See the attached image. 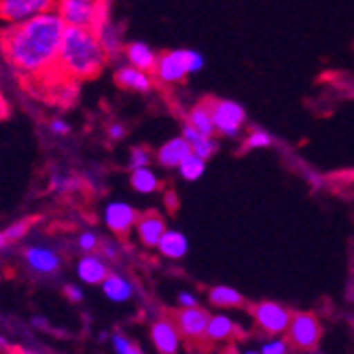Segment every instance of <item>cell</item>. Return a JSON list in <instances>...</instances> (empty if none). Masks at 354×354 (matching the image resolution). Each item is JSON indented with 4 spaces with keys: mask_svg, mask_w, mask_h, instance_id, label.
I'll use <instances>...</instances> for the list:
<instances>
[{
    "mask_svg": "<svg viewBox=\"0 0 354 354\" xmlns=\"http://www.w3.org/2000/svg\"><path fill=\"white\" fill-rule=\"evenodd\" d=\"M64 21L55 11L17 26L0 28V51L9 66L26 79H43L57 73V55Z\"/></svg>",
    "mask_w": 354,
    "mask_h": 354,
    "instance_id": "obj_1",
    "label": "cell"
},
{
    "mask_svg": "<svg viewBox=\"0 0 354 354\" xmlns=\"http://www.w3.org/2000/svg\"><path fill=\"white\" fill-rule=\"evenodd\" d=\"M98 35L89 28H66L57 55V75L75 83L95 79L109 64Z\"/></svg>",
    "mask_w": 354,
    "mask_h": 354,
    "instance_id": "obj_2",
    "label": "cell"
},
{
    "mask_svg": "<svg viewBox=\"0 0 354 354\" xmlns=\"http://www.w3.org/2000/svg\"><path fill=\"white\" fill-rule=\"evenodd\" d=\"M55 13L66 28H89L95 30L111 19L109 0H57Z\"/></svg>",
    "mask_w": 354,
    "mask_h": 354,
    "instance_id": "obj_3",
    "label": "cell"
},
{
    "mask_svg": "<svg viewBox=\"0 0 354 354\" xmlns=\"http://www.w3.org/2000/svg\"><path fill=\"white\" fill-rule=\"evenodd\" d=\"M212 123H214V132L227 138H236L242 127L246 123V111L242 104L234 100H225V98H210L208 100Z\"/></svg>",
    "mask_w": 354,
    "mask_h": 354,
    "instance_id": "obj_4",
    "label": "cell"
},
{
    "mask_svg": "<svg viewBox=\"0 0 354 354\" xmlns=\"http://www.w3.org/2000/svg\"><path fill=\"white\" fill-rule=\"evenodd\" d=\"M288 342L301 352H314L323 337L320 320L312 312H293L291 323H288Z\"/></svg>",
    "mask_w": 354,
    "mask_h": 354,
    "instance_id": "obj_5",
    "label": "cell"
},
{
    "mask_svg": "<svg viewBox=\"0 0 354 354\" xmlns=\"http://www.w3.org/2000/svg\"><path fill=\"white\" fill-rule=\"evenodd\" d=\"M57 0H0V28L17 26L55 11Z\"/></svg>",
    "mask_w": 354,
    "mask_h": 354,
    "instance_id": "obj_6",
    "label": "cell"
},
{
    "mask_svg": "<svg viewBox=\"0 0 354 354\" xmlns=\"http://www.w3.org/2000/svg\"><path fill=\"white\" fill-rule=\"evenodd\" d=\"M250 316H252L254 327L263 335L276 337V335L286 333L293 312L276 301H259L250 308Z\"/></svg>",
    "mask_w": 354,
    "mask_h": 354,
    "instance_id": "obj_7",
    "label": "cell"
},
{
    "mask_svg": "<svg viewBox=\"0 0 354 354\" xmlns=\"http://www.w3.org/2000/svg\"><path fill=\"white\" fill-rule=\"evenodd\" d=\"M189 73V49H170L159 53L157 64L153 68V79L162 85H178L183 83Z\"/></svg>",
    "mask_w": 354,
    "mask_h": 354,
    "instance_id": "obj_8",
    "label": "cell"
},
{
    "mask_svg": "<svg viewBox=\"0 0 354 354\" xmlns=\"http://www.w3.org/2000/svg\"><path fill=\"white\" fill-rule=\"evenodd\" d=\"M140 212L123 200H113L104 206L102 210V221L106 225V230L113 232L115 236H127L134 227H136V221H138Z\"/></svg>",
    "mask_w": 354,
    "mask_h": 354,
    "instance_id": "obj_9",
    "label": "cell"
},
{
    "mask_svg": "<svg viewBox=\"0 0 354 354\" xmlns=\"http://www.w3.org/2000/svg\"><path fill=\"white\" fill-rule=\"evenodd\" d=\"M24 261L28 270L39 276H53L62 268V257L55 248L45 244H30L24 250Z\"/></svg>",
    "mask_w": 354,
    "mask_h": 354,
    "instance_id": "obj_10",
    "label": "cell"
},
{
    "mask_svg": "<svg viewBox=\"0 0 354 354\" xmlns=\"http://www.w3.org/2000/svg\"><path fill=\"white\" fill-rule=\"evenodd\" d=\"M210 314L202 308H180L174 316V325L180 333V337L187 339H202L206 337Z\"/></svg>",
    "mask_w": 354,
    "mask_h": 354,
    "instance_id": "obj_11",
    "label": "cell"
},
{
    "mask_svg": "<svg viewBox=\"0 0 354 354\" xmlns=\"http://www.w3.org/2000/svg\"><path fill=\"white\" fill-rule=\"evenodd\" d=\"M151 342L159 354H178L180 333L170 318H157L151 325Z\"/></svg>",
    "mask_w": 354,
    "mask_h": 354,
    "instance_id": "obj_12",
    "label": "cell"
},
{
    "mask_svg": "<svg viewBox=\"0 0 354 354\" xmlns=\"http://www.w3.org/2000/svg\"><path fill=\"white\" fill-rule=\"evenodd\" d=\"M136 238L142 246L147 248H157L159 240H162V236L166 234V221L162 214L157 212H145L138 216L136 221Z\"/></svg>",
    "mask_w": 354,
    "mask_h": 354,
    "instance_id": "obj_13",
    "label": "cell"
},
{
    "mask_svg": "<svg viewBox=\"0 0 354 354\" xmlns=\"http://www.w3.org/2000/svg\"><path fill=\"white\" fill-rule=\"evenodd\" d=\"M121 57H123V64H127V66H134L138 71L153 75L159 53L145 41H130V43H125Z\"/></svg>",
    "mask_w": 354,
    "mask_h": 354,
    "instance_id": "obj_14",
    "label": "cell"
},
{
    "mask_svg": "<svg viewBox=\"0 0 354 354\" xmlns=\"http://www.w3.org/2000/svg\"><path fill=\"white\" fill-rule=\"evenodd\" d=\"M115 83L121 89L134 91V93H151L155 79L151 73L138 71L134 66H127V64H121V66L115 68Z\"/></svg>",
    "mask_w": 354,
    "mask_h": 354,
    "instance_id": "obj_15",
    "label": "cell"
},
{
    "mask_svg": "<svg viewBox=\"0 0 354 354\" xmlns=\"http://www.w3.org/2000/svg\"><path fill=\"white\" fill-rule=\"evenodd\" d=\"M189 155H191V147L187 145V140L183 136H174L157 149L155 162L166 170H178V166Z\"/></svg>",
    "mask_w": 354,
    "mask_h": 354,
    "instance_id": "obj_16",
    "label": "cell"
},
{
    "mask_svg": "<svg viewBox=\"0 0 354 354\" xmlns=\"http://www.w3.org/2000/svg\"><path fill=\"white\" fill-rule=\"evenodd\" d=\"M77 278L83 284H102L104 278L111 274L109 261H104L100 254H83L77 261Z\"/></svg>",
    "mask_w": 354,
    "mask_h": 354,
    "instance_id": "obj_17",
    "label": "cell"
},
{
    "mask_svg": "<svg viewBox=\"0 0 354 354\" xmlns=\"http://www.w3.org/2000/svg\"><path fill=\"white\" fill-rule=\"evenodd\" d=\"M93 32L98 35V41H100V45H102V49L106 51V55H109L111 62H115L117 57L123 55V47H125L123 32H121L119 24L113 21V17L106 19L104 24H100Z\"/></svg>",
    "mask_w": 354,
    "mask_h": 354,
    "instance_id": "obj_18",
    "label": "cell"
},
{
    "mask_svg": "<svg viewBox=\"0 0 354 354\" xmlns=\"http://www.w3.org/2000/svg\"><path fill=\"white\" fill-rule=\"evenodd\" d=\"M100 286H102L104 297L109 301H115V304H125V301H130L134 295L132 280L123 274H119V272H111Z\"/></svg>",
    "mask_w": 354,
    "mask_h": 354,
    "instance_id": "obj_19",
    "label": "cell"
},
{
    "mask_svg": "<svg viewBox=\"0 0 354 354\" xmlns=\"http://www.w3.org/2000/svg\"><path fill=\"white\" fill-rule=\"evenodd\" d=\"M157 250L162 252L166 259L178 261L189 250V240L178 230H166V234L162 236V240H159V244H157Z\"/></svg>",
    "mask_w": 354,
    "mask_h": 354,
    "instance_id": "obj_20",
    "label": "cell"
},
{
    "mask_svg": "<svg viewBox=\"0 0 354 354\" xmlns=\"http://www.w3.org/2000/svg\"><path fill=\"white\" fill-rule=\"evenodd\" d=\"M180 136L187 140V145L191 147V153L193 155H198V157H202V159H208L218 151V142L214 140V136H204V134H200V132H196L193 127H189V125H183V132H180Z\"/></svg>",
    "mask_w": 354,
    "mask_h": 354,
    "instance_id": "obj_21",
    "label": "cell"
},
{
    "mask_svg": "<svg viewBox=\"0 0 354 354\" xmlns=\"http://www.w3.org/2000/svg\"><path fill=\"white\" fill-rule=\"evenodd\" d=\"M240 333V327L234 323L230 316L225 314H214L208 320V327H206V339L210 342H227L232 337H236Z\"/></svg>",
    "mask_w": 354,
    "mask_h": 354,
    "instance_id": "obj_22",
    "label": "cell"
},
{
    "mask_svg": "<svg viewBox=\"0 0 354 354\" xmlns=\"http://www.w3.org/2000/svg\"><path fill=\"white\" fill-rule=\"evenodd\" d=\"M185 125L193 127L196 132L204 134V136H214V123H212V115H210V106H208V100L206 102H200L196 106H191L189 113L185 115Z\"/></svg>",
    "mask_w": 354,
    "mask_h": 354,
    "instance_id": "obj_23",
    "label": "cell"
},
{
    "mask_svg": "<svg viewBox=\"0 0 354 354\" xmlns=\"http://www.w3.org/2000/svg\"><path fill=\"white\" fill-rule=\"evenodd\" d=\"M130 187L140 196H151L159 189V176L153 168H140L130 172Z\"/></svg>",
    "mask_w": 354,
    "mask_h": 354,
    "instance_id": "obj_24",
    "label": "cell"
},
{
    "mask_svg": "<svg viewBox=\"0 0 354 354\" xmlns=\"http://www.w3.org/2000/svg\"><path fill=\"white\" fill-rule=\"evenodd\" d=\"M208 301L214 308H238V306H242L244 297L236 291V288H232L227 284H218L208 291Z\"/></svg>",
    "mask_w": 354,
    "mask_h": 354,
    "instance_id": "obj_25",
    "label": "cell"
},
{
    "mask_svg": "<svg viewBox=\"0 0 354 354\" xmlns=\"http://www.w3.org/2000/svg\"><path fill=\"white\" fill-rule=\"evenodd\" d=\"M204 172H206V159H202V157H198V155H193V153H191V155L185 159V162L178 166L180 178H183V180H189V183L202 178Z\"/></svg>",
    "mask_w": 354,
    "mask_h": 354,
    "instance_id": "obj_26",
    "label": "cell"
},
{
    "mask_svg": "<svg viewBox=\"0 0 354 354\" xmlns=\"http://www.w3.org/2000/svg\"><path fill=\"white\" fill-rule=\"evenodd\" d=\"M274 145V136L261 127H250L246 138H244V145L242 149L244 151H254V149H266V147H272Z\"/></svg>",
    "mask_w": 354,
    "mask_h": 354,
    "instance_id": "obj_27",
    "label": "cell"
},
{
    "mask_svg": "<svg viewBox=\"0 0 354 354\" xmlns=\"http://www.w3.org/2000/svg\"><path fill=\"white\" fill-rule=\"evenodd\" d=\"M79 185V180L68 172H53L49 176V189L53 193H68Z\"/></svg>",
    "mask_w": 354,
    "mask_h": 354,
    "instance_id": "obj_28",
    "label": "cell"
},
{
    "mask_svg": "<svg viewBox=\"0 0 354 354\" xmlns=\"http://www.w3.org/2000/svg\"><path fill=\"white\" fill-rule=\"evenodd\" d=\"M151 162H153V155L147 147H134L127 155V168L132 170H140V168H151Z\"/></svg>",
    "mask_w": 354,
    "mask_h": 354,
    "instance_id": "obj_29",
    "label": "cell"
},
{
    "mask_svg": "<svg viewBox=\"0 0 354 354\" xmlns=\"http://www.w3.org/2000/svg\"><path fill=\"white\" fill-rule=\"evenodd\" d=\"M100 236L95 234V232H81L79 234V238H77V246H79V250L83 252V254H93L95 250L100 248Z\"/></svg>",
    "mask_w": 354,
    "mask_h": 354,
    "instance_id": "obj_30",
    "label": "cell"
},
{
    "mask_svg": "<svg viewBox=\"0 0 354 354\" xmlns=\"http://www.w3.org/2000/svg\"><path fill=\"white\" fill-rule=\"evenodd\" d=\"M28 230H30V221L26 218V221H17V223L9 225V227L3 232V236H5V238H7V242L11 244V242H17V240H21V238L28 234Z\"/></svg>",
    "mask_w": 354,
    "mask_h": 354,
    "instance_id": "obj_31",
    "label": "cell"
},
{
    "mask_svg": "<svg viewBox=\"0 0 354 354\" xmlns=\"http://www.w3.org/2000/svg\"><path fill=\"white\" fill-rule=\"evenodd\" d=\"M49 132H51V136H55V138H66V136L73 132V125H71L66 119L55 117V119L49 121Z\"/></svg>",
    "mask_w": 354,
    "mask_h": 354,
    "instance_id": "obj_32",
    "label": "cell"
},
{
    "mask_svg": "<svg viewBox=\"0 0 354 354\" xmlns=\"http://www.w3.org/2000/svg\"><path fill=\"white\" fill-rule=\"evenodd\" d=\"M204 66H206V57H204V53H200V51H196V49H189V73H191V75H198V73L204 71Z\"/></svg>",
    "mask_w": 354,
    "mask_h": 354,
    "instance_id": "obj_33",
    "label": "cell"
},
{
    "mask_svg": "<svg viewBox=\"0 0 354 354\" xmlns=\"http://www.w3.org/2000/svg\"><path fill=\"white\" fill-rule=\"evenodd\" d=\"M98 250H100V257L104 261H115L119 257V244L115 240H102Z\"/></svg>",
    "mask_w": 354,
    "mask_h": 354,
    "instance_id": "obj_34",
    "label": "cell"
},
{
    "mask_svg": "<svg viewBox=\"0 0 354 354\" xmlns=\"http://www.w3.org/2000/svg\"><path fill=\"white\" fill-rule=\"evenodd\" d=\"M125 134H127L125 125H123V123H119V121H113V123L106 127V136H109V140H113V142L123 140V138H125Z\"/></svg>",
    "mask_w": 354,
    "mask_h": 354,
    "instance_id": "obj_35",
    "label": "cell"
},
{
    "mask_svg": "<svg viewBox=\"0 0 354 354\" xmlns=\"http://www.w3.org/2000/svg\"><path fill=\"white\" fill-rule=\"evenodd\" d=\"M64 295H66L68 301H73V304H81L83 297H85L83 288L79 284H66V286H64Z\"/></svg>",
    "mask_w": 354,
    "mask_h": 354,
    "instance_id": "obj_36",
    "label": "cell"
},
{
    "mask_svg": "<svg viewBox=\"0 0 354 354\" xmlns=\"http://www.w3.org/2000/svg\"><path fill=\"white\" fill-rule=\"evenodd\" d=\"M261 354H286V342L282 339H272L268 344H263V348L259 350Z\"/></svg>",
    "mask_w": 354,
    "mask_h": 354,
    "instance_id": "obj_37",
    "label": "cell"
},
{
    "mask_svg": "<svg viewBox=\"0 0 354 354\" xmlns=\"http://www.w3.org/2000/svg\"><path fill=\"white\" fill-rule=\"evenodd\" d=\"M176 301H178L180 308H200V299L193 293H189V291H180Z\"/></svg>",
    "mask_w": 354,
    "mask_h": 354,
    "instance_id": "obj_38",
    "label": "cell"
},
{
    "mask_svg": "<svg viewBox=\"0 0 354 354\" xmlns=\"http://www.w3.org/2000/svg\"><path fill=\"white\" fill-rule=\"evenodd\" d=\"M11 350H13V346L9 344V339L0 335V354H11Z\"/></svg>",
    "mask_w": 354,
    "mask_h": 354,
    "instance_id": "obj_39",
    "label": "cell"
},
{
    "mask_svg": "<svg viewBox=\"0 0 354 354\" xmlns=\"http://www.w3.org/2000/svg\"><path fill=\"white\" fill-rule=\"evenodd\" d=\"M32 327H37V329H49V325L45 323V318H41V316H37V318H32Z\"/></svg>",
    "mask_w": 354,
    "mask_h": 354,
    "instance_id": "obj_40",
    "label": "cell"
},
{
    "mask_svg": "<svg viewBox=\"0 0 354 354\" xmlns=\"http://www.w3.org/2000/svg\"><path fill=\"white\" fill-rule=\"evenodd\" d=\"M11 354H39V352H32V350H26V348H13Z\"/></svg>",
    "mask_w": 354,
    "mask_h": 354,
    "instance_id": "obj_41",
    "label": "cell"
},
{
    "mask_svg": "<svg viewBox=\"0 0 354 354\" xmlns=\"http://www.w3.org/2000/svg\"><path fill=\"white\" fill-rule=\"evenodd\" d=\"M127 354H145V350H142L140 346L132 344V348H130V352H127Z\"/></svg>",
    "mask_w": 354,
    "mask_h": 354,
    "instance_id": "obj_42",
    "label": "cell"
},
{
    "mask_svg": "<svg viewBox=\"0 0 354 354\" xmlns=\"http://www.w3.org/2000/svg\"><path fill=\"white\" fill-rule=\"evenodd\" d=\"M7 244H9V242H7V238L3 236V232H0V250L7 248Z\"/></svg>",
    "mask_w": 354,
    "mask_h": 354,
    "instance_id": "obj_43",
    "label": "cell"
},
{
    "mask_svg": "<svg viewBox=\"0 0 354 354\" xmlns=\"http://www.w3.org/2000/svg\"><path fill=\"white\" fill-rule=\"evenodd\" d=\"M5 109H7V106H5V100H3V93H0V115L5 113Z\"/></svg>",
    "mask_w": 354,
    "mask_h": 354,
    "instance_id": "obj_44",
    "label": "cell"
},
{
    "mask_svg": "<svg viewBox=\"0 0 354 354\" xmlns=\"http://www.w3.org/2000/svg\"><path fill=\"white\" fill-rule=\"evenodd\" d=\"M242 354H261V352H254V350H246V352H242Z\"/></svg>",
    "mask_w": 354,
    "mask_h": 354,
    "instance_id": "obj_45",
    "label": "cell"
}]
</instances>
